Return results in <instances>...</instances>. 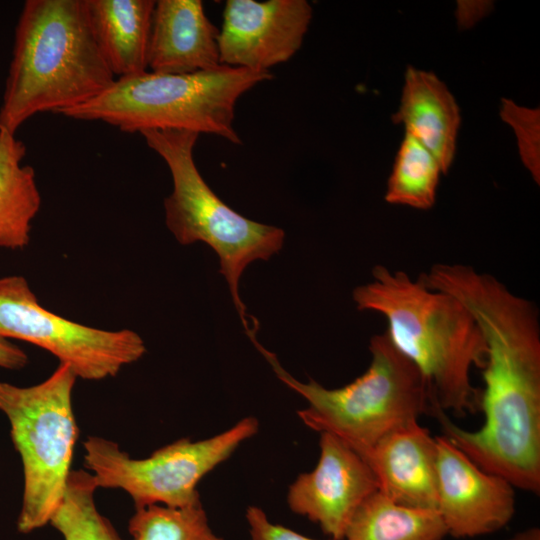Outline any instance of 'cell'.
Wrapping results in <instances>:
<instances>
[{
  "label": "cell",
  "instance_id": "6da1fadb",
  "mask_svg": "<svg viewBox=\"0 0 540 540\" xmlns=\"http://www.w3.org/2000/svg\"><path fill=\"white\" fill-rule=\"evenodd\" d=\"M468 309L486 344L482 426L456 425L446 412L432 414L443 436L481 469L514 488L540 492V323L536 306L506 288L474 296Z\"/></svg>",
  "mask_w": 540,
  "mask_h": 540
},
{
  "label": "cell",
  "instance_id": "7a4b0ae2",
  "mask_svg": "<svg viewBox=\"0 0 540 540\" xmlns=\"http://www.w3.org/2000/svg\"><path fill=\"white\" fill-rule=\"evenodd\" d=\"M352 296L358 310L386 319L390 341L420 371L435 407L459 416L479 411L480 391L470 372L483 369L486 344L459 300L384 265H376L372 280L356 287Z\"/></svg>",
  "mask_w": 540,
  "mask_h": 540
},
{
  "label": "cell",
  "instance_id": "3957f363",
  "mask_svg": "<svg viewBox=\"0 0 540 540\" xmlns=\"http://www.w3.org/2000/svg\"><path fill=\"white\" fill-rule=\"evenodd\" d=\"M116 80L96 42L86 0H27L0 106V131L11 134L34 115L94 99Z\"/></svg>",
  "mask_w": 540,
  "mask_h": 540
},
{
  "label": "cell",
  "instance_id": "277c9868",
  "mask_svg": "<svg viewBox=\"0 0 540 540\" xmlns=\"http://www.w3.org/2000/svg\"><path fill=\"white\" fill-rule=\"evenodd\" d=\"M250 339L276 376L307 401L306 408L297 412L301 421L316 432L336 436L361 457L387 435L418 422L421 415H431L435 406L428 383L386 331L370 339L367 370L334 389L311 378L295 379L256 337Z\"/></svg>",
  "mask_w": 540,
  "mask_h": 540
},
{
  "label": "cell",
  "instance_id": "5b68a950",
  "mask_svg": "<svg viewBox=\"0 0 540 540\" xmlns=\"http://www.w3.org/2000/svg\"><path fill=\"white\" fill-rule=\"evenodd\" d=\"M272 77L270 71L226 65L182 75L147 71L117 78L102 94L59 115L101 121L127 133L183 130L240 144L233 127L236 103L244 93Z\"/></svg>",
  "mask_w": 540,
  "mask_h": 540
},
{
  "label": "cell",
  "instance_id": "8992f818",
  "mask_svg": "<svg viewBox=\"0 0 540 540\" xmlns=\"http://www.w3.org/2000/svg\"><path fill=\"white\" fill-rule=\"evenodd\" d=\"M149 148L167 164L173 182L164 200L165 222L181 245L204 242L219 256L235 307L248 332L246 307L239 296V280L253 261L268 260L283 245L284 231L243 217L226 205L198 171L193 151L199 134L183 130L140 133Z\"/></svg>",
  "mask_w": 540,
  "mask_h": 540
},
{
  "label": "cell",
  "instance_id": "52a82bcc",
  "mask_svg": "<svg viewBox=\"0 0 540 540\" xmlns=\"http://www.w3.org/2000/svg\"><path fill=\"white\" fill-rule=\"evenodd\" d=\"M76 380L72 368L59 363L36 385L20 387L0 381V411L9 421L11 439L23 466L17 520L21 533L48 524L63 499L79 433L72 408Z\"/></svg>",
  "mask_w": 540,
  "mask_h": 540
},
{
  "label": "cell",
  "instance_id": "ba28073f",
  "mask_svg": "<svg viewBox=\"0 0 540 540\" xmlns=\"http://www.w3.org/2000/svg\"><path fill=\"white\" fill-rule=\"evenodd\" d=\"M258 428L256 418L245 417L215 436L198 441L181 438L142 459L131 458L112 440L89 436L83 442L84 465L98 488L124 490L135 507H184L201 501L197 490L201 479Z\"/></svg>",
  "mask_w": 540,
  "mask_h": 540
},
{
  "label": "cell",
  "instance_id": "9c48e42d",
  "mask_svg": "<svg viewBox=\"0 0 540 540\" xmlns=\"http://www.w3.org/2000/svg\"><path fill=\"white\" fill-rule=\"evenodd\" d=\"M0 337L34 344L69 365L77 378L90 381L115 377L146 352L133 330L99 329L49 311L18 275L0 278Z\"/></svg>",
  "mask_w": 540,
  "mask_h": 540
},
{
  "label": "cell",
  "instance_id": "30bf717a",
  "mask_svg": "<svg viewBox=\"0 0 540 540\" xmlns=\"http://www.w3.org/2000/svg\"><path fill=\"white\" fill-rule=\"evenodd\" d=\"M311 19L306 0H227L218 36L220 62L270 71L300 49Z\"/></svg>",
  "mask_w": 540,
  "mask_h": 540
},
{
  "label": "cell",
  "instance_id": "8fae6325",
  "mask_svg": "<svg viewBox=\"0 0 540 540\" xmlns=\"http://www.w3.org/2000/svg\"><path fill=\"white\" fill-rule=\"evenodd\" d=\"M319 447L315 468L290 485L287 503L331 539L344 540L353 515L378 484L366 461L336 436L320 433Z\"/></svg>",
  "mask_w": 540,
  "mask_h": 540
},
{
  "label": "cell",
  "instance_id": "7c38bea8",
  "mask_svg": "<svg viewBox=\"0 0 540 540\" xmlns=\"http://www.w3.org/2000/svg\"><path fill=\"white\" fill-rule=\"evenodd\" d=\"M436 441V510L448 535L473 538L508 525L515 513L512 484L481 469L445 436Z\"/></svg>",
  "mask_w": 540,
  "mask_h": 540
},
{
  "label": "cell",
  "instance_id": "4fadbf2b",
  "mask_svg": "<svg viewBox=\"0 0 540 540\" xmlns=\"http://www.w3.org/2000/svg\"><path fill=\"white\" fill-rule=\"evenodd\" d=\"M362 458L378 491L393 502L420 509L437 507V441L419 422L387 435Z\"/></svg>",
  "mask_w": 540,
  "mask_h": 540
},
{
  "label": "cell",
  "instance_id": "5bb4252c",
  "mask_svg": "<svg viewBox=\"0 0 540 540\" xmlns=\"http://www.w3.org/2000/svg\"><path fill=\"white\" fill-rule=\"evenodd\" d=\"M219 29L200 0H158L148 46L152 73L182 75L220 67Z\"/></svg>",
  "mask_w": 540,
  "mask_h": 540
},
{
  "label": "cell",
  "instance_id": "9a60e30c",
  "mask_svg": "<svg viewBox=\"0 0 540 540\" xmlns=\"http://www.w3.org/2000/svg\"><path fill=\"white\" fill-rule=\"evenodd\" d=\"M395 124L415 137L440 164L450 169L456 152L461 116L448 87L433 72L407 67Z\"/></svg>",
  "mask_w": 540,
  "mask_h": 540
},
{
  "label": "cell",
  "instance_id": "2e32d148",
  "mask_svg": "<svg viewBox=\"0 0 540 540\" xmlns=\"http://www.w3.org/2000/svg\"><path fill=\"white\" fill-rule=\"evenodd\" d=\"M91 27L115 78L148 71V46L155 1L86 0Z\"/></svg>",
  "mask_w": 540,
  "mask_h": 540
},
{
  "label": "cell",
  "instance_id": "e0dca14e",
  "mask_svg": "<svg viewBox=\"0 0 540 540\" xmlns=\"http://www.w3.org/2000/svg\"><path fill=\"white\" fill-rule=\"evenodd\" d=\"M25 155L21 140L0 131V247L12 250L28 246L41 206L35 171L23 164Z\"/></svg>",
  "mask_w": 540,
  "mask_h": 540
},
{
  "label": "cell",
  "instance_id": "ac0fdd59",
  "mask_svg": "<svg viewBox=\"0 0 540 540\" xmlns=\"http://www.w3.org/2000/svg\"><path fill=\"white\" fill-rule=\"evenodd\" d=\"M447 535L437 510L400 505L377 491L357 509L344 540H443Z\"/></svg>",
  "mask_w": 540,
  "mask_h": 540
},
{
  "label": "cell",
  "instance_id": "d6986e66",
  "mask_svg": "<svg viewBox=\"0 0 540 540\" xmlns=\"http://www.w3.org/2000/svg\"><path fill=\"white\" fill-rule=\"evenodd\" d=\"M442 170L437 159L405 132L388 178L386 202L427 210L433 207Z\"/></svg>",
  "mask_w": 540,
  "mask_h": 540
},
{
  "label": "cell",
  "instance_id": "ffe728a7",
  "mask_svg": "<svg viewBox=\"0 0 540 540\" xmlns=\"http://www.w3.org/2000/svg\"><path fill=\"white\" fill-rule=\"evenodd\" d=\"M97 488L90 472L71 470L63 499L49 521L64 540H123L98 511Z\"/></svg>",
  "mask_w": 540,
  "mask_h": 540
},
{
  "label": "cell",
  "instance_id": "44dd1931",
  "mask_svg": "<svg viewBox=\"0 0 540 540\" xmlns=\"http://www.w3.org/2000/svg\"><path fill=\"white\" fill-rule=\"evenodd\" d=\"M128 530L133 540H224L211 529L201 501L184 507H135Z\"/></svg>",
  "mask_w": 540,
  "mask_h": 540
},
{
  "label": "cell",
  "instance_id": "7402d4cb",
  "mask_svg": "<svg viewBox=\"0 0 540 540\" xmlns=\"http://www.w3.org/2000/svg\"><path fill=\"white\" fill-rule=\"evenodd\" d=\"M500 116L512 127L522 163L534 181L540 182V110L519 106L513 100L502 99Z\"/></svg>",
  "mask_w": 540,
  "mask_h": 540
},
{
  "label": "cell",
  "instance_id": "603a6c76",
  "mask_svg": "<svg viewBox=\"0 0 540 540\" xmlns=\"http://www.w3.org/2000/svg\"><path fill=\"white\" fill-rule=\"evenodd\" d=\"M246 520L251 540H317L272 523L265 512L257 506L247 508Z\"/></svg>",
  "mask_w": 540,
  "mask_h": 540
},
{
  "label": "cell",
  "instance_id": "cb8c5ba5",
  "mask_svg": "<svg viewBox=\"0 0 540 540\" xmlns=\"http://www.w3.org/2000/svg\"><path fill=\"white\" fill-rule=\"evenodd\" d=\"M28 355L16 344L0 337V368L18 370L28 364Z\"/></svg>",
  "mask_w": 540,
  "mask_h": 540
},
{
  "label": "cell",
  "instance_id": "d4e9b609",
  "mask_svg": "<svg viewBox=\"0 0 540 540\" xmlns=\"http://www.w3.org/2000/svg\"><path fill=\"white\" fill-rule=\"evenodd\" d=\"M508 540H540V529L538 527L526 528Z\"/></svg>",
  "mask_w": 540,
  "mask_h": 540
}]
</instances>
